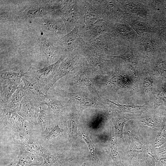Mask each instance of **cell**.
I'll return each mask as SVG.
<instances>
[{
	"label": "cell",
	"instance_id": "cell-12",
	"mask_svg": "<svg viewBox=\"0 0 166 166\" xmlns=\"http://www.w3.org/2000/svg\"><path fill=\"white\" fill-rule=\"evenodd\" d=\"M58 91L62 96L78 101L80 103L81 111L89 108L98 107V105L93 101L80 93H69L62 90L58 89Z\"/></svg>",
	"mask_w": 166,
	"mask_h": 166
},
{
	"label": "cell",
	"instance_id": "cell-5",
	"mask_svg": "<svg viewBox=\"0 0 166 166\" xmlns=\"http://www.w3.org/2000/svg\"><path fill=\"white\" fill-rule=\"evenodd\" d=\"M40 105L27 95L22 98L19 106L15 111L30 124H37Z\"/></svg>",
	"mask_w": 166,
	"mask_h": 166
},
{
	"label": "cell",
	"instance_id": "cell-21",
	"mask_svg": "<svg viewBox=\"0 0 166 166\" xmlns=\"http://www.w3.org/2000/svg\"><path fill=\"white\" fill-rule=\"evenodd\" d=\"M82 138L86 143L91 155L92 160L96 164H100V161L99 160L96 154L95 147L89 136L86 134H82Z\"/></svg>",
	"mask_w": 166,
	"mask_h": 166
},
{
	"label": "cell",
	"instance_id": "cell-14",
	"mask_svg": "<svg viewBox=\"0 0 166 166\" xmlns=\"http://www.w3.org/2000/svg\"><path fill=\"white\" fill-rule=\"evenodd\" d=\"M43 28L46 30L53 33L64 34L67 33L66 29L63 21L53 20L46 19L43 22Z\"/></svg>",
	"mask_w": 166,
	"mask_h": 166
},
{
	"label": "cell",
	"instance_id": "cell-19",
	"mask_svg": "<svg viewBox=\"0 0 166 166\" xmlns=\"http://www.w3.org/2000/svg\"><path fill=\"white\" fill-rule=\"evenodd\" d=\"M38 39L43 53L47 58L52 59L56 50L55 46L53 43L43 37H40Z\"/></svg>",
	"mask_w": 166,
	"mask_h": 166
},
{
	"label": "cell",
	"instance_id": "cell-29",
	"mask_svg": "<svg viewBox=\"0 0 166 166\" xmlns=\"http://www.w3.org/2000/svg\"><path fill=\"white\" fill-rule=\"evenodd\" d=\"M15 164L14 163H13V164L11 163L10 164H9L7 165H6L5 166H14Z\"/></svg>",
	"mask_w": 166,
	"mask_h": 166
},
{
	"label": "cell",
	"instance_id": "cell-26",
	"mask_svg": "<svg viewBox=\"0 0 166 166\" xmlns=\"http://www.w3.org/2000/svg\"><path fill=\"white\" fill-rule=\"evenodd\" d=\"M166 139V130L165 128L161 130L158 135L156 140L157 146H159L163 144Z\"/></svg>",
	"mask_w": 166,
	"mask_h": 166
},
{
	"label": "cell",
	"instance_id": "cell-2",
	"mask_svg": "<svg viewBox=\"0 0 166 166\" xmlns=\"http://www.w3.org/2000/svg\"><path fill=\"white\" fill-rule=\"evenodd\" d=\"M76 1H68L58 12L65 25L67 34L71 31L75 26L81 22L83 10L84 7H81Z\"/></svg>",
	"mask_w": 166,
	"mask_h": 166
},
{
	"label": "cell",
	"instance_id": "cell-28",
	"mask_svg": "<svg viewBox=\"0 0 166 166\" xmlns=\"http://www.w3.org/2000/svg\"><path fill=\"white\" fill-rule=\"evenodd\" d=\"M157 71L160 73H162L165 71V67L164 63L163 61H159L156 65Z\"/></svg>",
	"mask_w": 166,
	"mask_h": 166
},
{
	"label": "cell",
	"instance_id": "cell-6",
	"mask_svg": "<svg viewBox=\"0 0 166 166\" xmlns=\"http://www.w3.org/2000/svg\"><path fill=\"white\" fill-rule=\"evenodd\" d=\"M57 5L47 3H37L17 13L14 18L24 20L41 17L53 10Z\"/></svg>",
	"mask_w": 166,
	"mask_h": 166
},
{
	"label": "cell",
	"instance_id": "cell-16",
	"mask_svg": "<svg viewBox=\"0 0 166 166\" xmlns=\"http://www.w3.org/2000/svg\"><path fill=\"white\" fill-rule=\"evenodd\" d=\"M79 117V113L75 112H72L69 114L68 121V129L70 141L76 137Z\"/></svg>",
	"mask_w": 166,
	"mask_h": 166
},
{
	"label": "cell",
	"instance_id": "cell-1",
	"mask_svg": "<svg viewBox=\"0 0 166 166\" xmlns=\"http://www.w3.org/2000/svg\"><path fill=\"white\" fill-rule=\"evenodd\" d=\"M64 56H61L55 63L38 70L30 67L25 73L24 77L29 81L37 84L41 91L45 95L51 87V82Z\"/></svg>",
	"mask_w": 166,
	"mask_h": 166
},
{
	"label": "cell",
	"instance_id": "cell-15",
	"mask_svg": "<svg viewBox=\"0 0 166 166\" xmlns=\"http://www.w3.org/2000/svg\"><path fill=\"white\" fill-rule=\"evenodd\" d=\"M39 107V112L38 118V124L43 135L46 136L50 131V117L47 109L42 106Z\"/></svg>",
	"mask_w": 166,
	"mask_h": 166
},
{
	"label": "cell",
	"instance_id": "cell-27",
	"mask_svg": "<svg viewBox=\"0 0 166 166\" xmlns=\"http://www.w3.org/2000/svg\"><path fill=\"white\" fill-rule=\"evenodd\" d=\"M144 85L145 92L148 93L151 90V88L152 85V82L149 79H144Z\"/></svg>",
	"mask_w": 166,
	"mask_h": 166
},
{
	"label": "cell",
	"instance_id": "cell-9",
	"mask_svg": "<svg viewBox=\"0 0 166 166\" xmlns=\"http://www.w3.org/2000/svg\"><path fill=\"white\" fill-rule=\"evenodd\" d=\"M17 163L14 166H32L42 165L43 160L41 156L30 152L19 146Z\"/></svg>",
	"mask_w": 166,
	"mask_h": 166
},
{
	"label": "cell",
	"instance_id": "cell-17",
	"mask_svg": "<svg viewBox=\"0 0 166 166\" xmlns=\"http://www.w3.org/2000/svg\"><path fill=\"white\" fill-rule=\"evenodd\" d=\"M41 156L43 160L42 166H62L64 162L60 156L49 152L45 149Z\"/></svg>",
	"mask_w": 166,
	"mask_h": 166
},
{
	"label": "cell",
	"instance_id": "cell-25",
	"mask_svg": "<svg viewBox=\"0 0 166 166\" xmlns=\"http://www.w3.org/2000/svg\"><path fill=\"white\" fill-rule=\"evenodd\" d=\"M127 120L121 117L117 119L116 122V127L118 135L121 136H122L123 127Z\"/></svg>",
	"mask_w": 166,
	"mask_h": 166
},
{
	"label": "cell",
	"instance_id": "cell-10",
	"mask_svg": "<svg viewBox=\"0 0 166 166\" xmlns=\"http://www.w3.org/2000/svg\"><path fill=\"white\" fill-rule=\"evenodd\" d=\"M78 59L77 56H76L68 57L62 61L52 81L51 87L61 78L71 73L74 70L77 66Z\"/></svg>",
	"mask_w": 166,
	"mask_h": 166
},
{
	"label": "cell",
	"instance_id": "cell-30",
	"mask_svg": "<svg viewBox=\"0 0 166 166\" xmlns=\"http://www.w3.org/2000/svg\"><path fill=\"white\" fill-rule=\"evenodd\" d=\"M82 166H90L85 164H82Z\"/></svg>",
	"mask_w": 166,
	"mask_h": 166
},
{
	"label": "cell",
	"instance_id": "cell-4",
	"mask_svg": "<svg viewBox=\"0 0 166 166\" xmlns=\"http://www.w3.org/2000/svg\"><path fill=\"white\" fill-rule=\"evenodd\" d=\"M83 26L81 24H77L69 33L61 38V43L65 49L71 52L76 49L85 48L87 44L82 34Z\"/></svg>",
	"mask_w": 166,
	"mask_h": 166
},
{
	"label": "cell",
	"instance_id": "cell-7",
	"mask_svg": "<svg viewBox=\"0 0 166 166\" xmlns=\"http://www.w3.org/2000/svg\"><path fill=\"white\" fill-rule=\"evenodd\" d=\"M0 80V110H2L6 108L11 97L21 84L20 80Z\"/></svg>",
	"mask_w": 166,
	"mask_h": 166
},
{
	"label": "cell",
	"instance_id": "cell-11",
	"mask_svg": "<svg viewBox=\"0 0 166 166\" xmlns=\"http://www.w3.org/2000/svg\"><path fill=\"white\" fill-rule=\"evenodd\" d=\"M19 146L30 152L40 156L45 149L38 141L29 136L19 134Z\"/></svg>",
	"mask_w": 166,
	"mask_h": 166
},
{
	"label": "cell",
	"instance_id": "cell-24",
	"mask_svg": "<svg viewBox=\"0 0 166 166\" xmlns=\"http://www.w3.org/2000/svg\"><path fill=\"white\" fill-rule=\"evenodd\" d=\"M114 58H121L127 62H132L134 60V57L132 52L129 48L126 51L122 54L118 56H112Z\"/></svg>",
	"mask_w": 166,
	"mask_h": 166
},
{
	"label": "cell",
	"instance_id": "cell-8",
	"mask_svg": "<svg viewBox=\"0 0 166 166\" xmlns=\"http://www.w3.org/2000/svg\"><path fill=\"white\" fill-rule=\"evenodd\" d=\"M22 80L24 83L23 89L27 95L39 105L45 102L47 96L44 94L36 84L30 82L24 77Z\"/></svg>",
	"mask_w": 166,
	"mask_h": 166
},
{
	"label": "cell",
	"instance_id": "cell-18",
	"mask_svg": "<svg viewBox=\"0 0 166 166\" xmlns=\"http://www.w3.org/2000/svg\"><path fill=\"white\" fill-rule=\"evenodd\" d=\"M43 104L47 107V110L53 113H59L63 112L68 105V102L49 97L48 102L45 101Z\"/></svg>",
	"mask_w": 166,
	"mask_h": 166
},
{
	"label": "cell",
	"instance_id": "cell-13",
	"mask_svg": "<svg viewBox=\"0 0 166 166\" xmlns=\"http://www.w3.org/2000/svg\"><path fill=\"white\" fill-rule=\"evenodd\" d=\"M26 94L21 84L10 98L6 108L0 110L15 112L19 107L23 97Z\"/></svg>",
	"mask_w": 166,
	"mask_h": 166
},
{
	"label": "cell",
	"instance_id": "cell-20",
	"mask_svg": "<svg viewBox=\"0 0 166 166\" xmlns=\"http://www.w3.org/2000/svg\"><path fill=\"white\" fill-rule=\"evenodd\" d=\"M25 73L21 71L14 72L7 70L0 71V79L4 80H20L24 77Z\"/></svg>",
	"mask_w": 166,
	"mask_h": 166
},
{
	"label": "cell",
	"instance_id": "cell-23",
	"mask_svg": "<svg viewBox=\"0 0 166 166\" xmlns=\"http://www.w3.org/2000/svg\"><path fill=\"white\" fill-rule=\"evenodd\" d=\"M108 100L111 103L113 104L116 105L120 107L123 109L127 111H138L140 109L143 108L144 106V105H121L119 104H117L113 101Z\"/></svg>",
	"mask_w": 166,
	"mask_h": 166
},
{
	"label": "cell",
	"instance_id": "cell-22",
	"mask_svg": "<svg viewBox=\"0 0 166 166\" xmlns=\"http://www.w3.org/2000/svg\"><path fill=\"white\" fill-rule=\"evenodd\" d=\"M63 132L64 130L61 128L58 124H56L45 136V140L48 141L57 137Z\"/></svg>",
	"mask_w": 166,
	"mask_h": 166
},
{
	"label": "cell",
	"instance_id": "cell-3",
	"mask_svg": "<svg viewBox=\"0 0 166 166\" xmlns=\"http://www.w3.org/2000/svg\"><path fill=\"white\" fill-rule=\"evenodd\" d=\"M0 120L3 124L14 132L29 136L31 124L16 113L0 110Z\"/></svg>",
	"mask_w": 166,
	"mask_h": 166
}]
</instances>
